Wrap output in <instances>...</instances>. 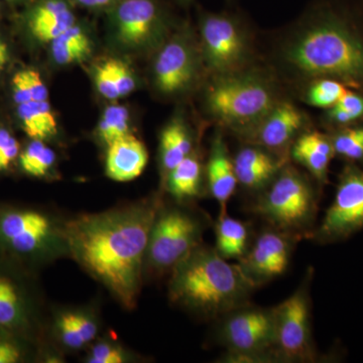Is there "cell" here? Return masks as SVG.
Returning a JSON list of instances; mask_svg holds the SVG:
<instances>
[{"instance_id":"obj_12","label":"cell","mask_w":363,"mask_h":363,"mask_svg":"<svg viewBox=\"0 0 363 363\" xmlns=\"http://www.w3.org/2000/svg\"><path fill=\"white\" fill-rule=\"evenodd\" d=\"M204 68L200 45L185 28L161 45L152 65L155 86L166 96L183 94L197 83Z\"/></svg>"},{"instance_id":"obj_38","label":"cell","mask_w":363,"mask_h":363,"mask_svg":"<svg viewBox=\"0 0 363 363\" xmlns=\"http://www.w3.org/2000/svg\"><path fill=\"white\" fill-rule=\"evenodd\" d=\"M76 323L78 325L81 335L84 339L85 343L92 342L96 337L98 327L96 322L89 315L82 312H74Z\"/></svg>"},{"instance_id":"obj_34","label":"cell","mask_w":363,"mask_h":363,"mask_svg":"<svg viewBox=\"0 0 363 363\" xmlns=\"http://www.w3.org/2000/svg\"><path fill=\"white\" fill-rule=\"evenodd\" d=\"M87 362L90 363H123L126 362L125 352L121 346L109 342H100L93 346Z\"/></svg>"},{"instance_id":"obj_41","label":"cell","mask_w":363,"mask_h":363,"mask_svg":"<svg viewBox=\"0 0 363 363\" xmlns=\"http://www.w3.org/2000/svg\"><path fill=\"white\" fill-rule=\"evenodd\" d=\"M72 1L88 11H104L108 13L121 0H72Z\"/></svg>"},{"instance_id":"obj_4","label":"cell","mask_w":363,"mask_h":363,"mask_svg":"<svg viewBox=\"0 0 363 363\" xmlns=\"http://www.w3.org/2000/svg\"><path fill=\"white\" fill-rule=\"evenodd\" d=\"M281 99L274 73L255 64L212 76L205 96L214 121L236 138L253 128Z\"/></svg>"},{"instance_id":"obj_2","label":"cell","mask_w":363,"mask_h":363,"mask_svg":"<svg viewBox=\"0 0 363 363\" xmlns=\"http://www.w3.org/2000/svg\"><path fill=\"white\" fill-rule=\"evenodd\" d=\"M274 60L301 85L332 78L363 92V0H312L279 40Z\"/></svg>"},{"instance_id":"obj_17","label":"cell","mask_w":363,"mask_h":363,"mask_svg":"<svg viewBox=\"0 0 363 363\" xmlns=\"http://www.w3.org/2000/svg\"><path fill=\"white\" fill-rule=\"evenodd\" d=\"M335 157L328 133L310 128L298 136L290 150V160L305 169L322 189L329 183V167Z\"/></svg>"},{"instance_id":"obj_40","label":"cell","mask_w":363,"mask_h":363,"mask_svg":"<svg viewBox=\"0 0 363 363\" xmlns=\"http://www.w3.org/2000/svg\"><path fill=\"white\" fill-rule=\"evenodd\" d=\"M21 350L16 344L6 340H0V363H16L20 362Z\"/></svg>"},{"instance_id":"obj_24","label":"cell","mask_w":363,"mask_h":363,"mask_svg":"<svg viewBox=\"0 0 363 363\" xmlns=\"http://www.w3.org/2000/svg\"><path fill=\"white\" fill-rule=\"evenodd\" d=\"M18 114L26 135L33 140H47L58 131V123L49 100L18 105Z\"/></svg>"},{"instance_id":"obj_33","label":"cell","mask_w":363,"mask_h":363,"mask_svg":"<svg viewBox=\"0 0 363 363\" xmlns=\"http://www.w3.org/2000/svg\"><path fill=\"white\" fill-rule=\"evenodd\" d=\"M94 76L98 92L102 96L111 100L121 97L112 72L111 59L106 60L96 67Z\"/></svg>"},{"instance_id":"obj_32","label":"cell","mask_w":363,"mask_h":363,"mask_svg":"<svg viewBox=\"0 0 363 363\" xmlns=\"http://www.w3.org/2000/svg\"><path fill=\"white\" fill-rule=\"evenodd\" d=\"M57 331L62 343L70 350H81L87 344L81 335L74 312H64L57 320Z\"/></svg>"},{"instance_id":"obj_20","label":"cell","mask_w":363,"mask_h":363,"mask_svg":"<svg viewBox=\"0 0 363 363\" xmlns=\"http://www.w3.org/2000/svg\"><path fill=\"white\" fill-rule=\"evenodd\" d=\"M107 147L105 169L111 180L130 182L142 175L149 161V154L138 138L130 133Z\"/></svg>"},{"instance_id":"obj_26","label":"cell","mask_w":363,"mask_h":363,"mask_svg":"<svg viewBox=\"0 0 363 363\" xmlns=\"http://www.w3.org/2000/svg\"><path fill=\"white\" fill-rule=\"evenodd\" d=\"M363 123V92L348 88L337 104L324 111L322 124L327 133Z\"/></svg>"},{"instance_id":"obj_36","label":"cell","mask_w":363,"mask_h":363,"mask_svg":"<svg viewBox=\"0 0 363 363\" xmlns=\"http://www.w3.org/2000/svg\"><path fill=\"white\" fill-rule=\"evenodd\" d=\"M20 152V143L6 128H0V171L11 166Z\"/></svg>"},{"instance_id":"obj_9","label":"cell","mask_w":363,"mask_h":363,"mask_svg":"<svg viewBox=\"0 0 363 363\" xmlns=\"http://www.w3.org/2000/svg\"><path fill=\"white\" fill-rule=\"evenodd\" d=\"M313 269L285 301L274 307V353L279 363L316 362L318 351L312 331Z\"/></svg>"},{"instance_id":"obj_15","label":"cell","mask_w":363,"mask_h":363,"mask_svg":"<svg viewBox=\"0 0 363 363\" xmlns=\"http://www.w3.org/2000/svg\"><path fill=\"white\" fill-rule=\"evenodd\" d=\"M0 236L14 252L35 255L56 248L64 240L63 227L33 210H14L0 217Z\"/></svg>"},{"instance_id":"obj_11","label":"cell","mask_w":363,"mask_h":363,"mask_svg":"<svg viewBox=\"0 0 363 363\" xmlns=\"http://www.w3.org/2000/svg\"><path fill=\"white\" fill-rule=\"evenodd\" d=\"M108 14L114 37L123 47L147 49L167 40L171 14L164 0H121Z\"/></svg>"},{"instance_id":"obj_10","label":"cell","mask_w":363,"mask_h":363,"mask_svg":"<svg viewBox=\"0 0 363 363\" xmlns=\"http://www.w3.org/2000/svg\"><path fill=\"white\" fill-rule=\"evenodd\" d=\"M363 230V167L346 162L338 176L333 202L313 233L311 240L330 245Z\"/></svg>"},{"instance_id":"obj_6","label":"cell","mask_w":363,"mask_h":363,"mask_svg":"<svg viewBox=\"0 0 363 363\" xmlns=\"http://www.w3.org/2000/svg\"><path fill=\"white\" fill-rule=\"evenodd\" d=\"M217 342L225 348V363H279L274 353V307L250 304L218 318Z\"/></svg>"},{"instance_id":"obj_43","label":"cell","mask_w":363,"mask_h":363,"mask_svg":"<svg viewBox=\"0 0 363 363\" xmlns=\"http://www.w3.org/2000/svg\"><path fill=\"white\" fill-rule=\"evenodd\" d=\"M1 1L7 2V4H25L28 0H1Z\"/></svg>"},{"instance_id":"obj_27","label":"cell","mask_w":363,"mask_h":363,"mask_svg":"<svg viewBox=\"0 0 363 363\" xmlns=\"http://www.w3.org/2000/svg\"><path fill=\"white\" fill-rule=\"evenodd\" d=\"M302 86V98L306 104L324 111L337 104L350 88L332 78L313 79Z\"/></svg>"},{"instance_id":"obj_22","label":"cell","mask_w":363,"mask_h":363,"mask_svg":"<svg viewBox=\"0 0 363 363\" xmlns=\"http://www.w3.org/2000/svg\"><path fill=\"white\" fill-rule=\"evenodd\" d=\"M205 180L204 167L192 152L166 176L167 190L177 201L184 203L201 196Z\"/></svg>"},{"instance_id":"obj_14","label":"cell","mask_w":363,"mask_h":363,"mask_svg":"<svg viewBox=\"0 0 363 363\" xmlns=\"http://www.w3.org/2000/svg\"><path fill=\"white\" fill-rule=\"evenodd\" d=\"M312 128L311 121L302 109L283 98L247 133L238 136L242 143L259 145L281 157L290 159L293 143Z\"/></svg>"},{"instance_id":"obj_35","label":"cell","mask_w":363,"mask_h":363,"mask_svg":"<svg viewBox=\"0 0 363 363\" xmlns=\"http://www.w3.org/2000/svg\"><path fill=\"white\" fill-rule=\"evenodd\" d=\"M111 64L119 94L121 97L126 96L135 88L136 82L133 72L128 64L121 60L111 59Z\"/></svg>"},{"instance_id":"obj_44","label":"cell","mask_w":363,"mask_h":363,"mask_svg":"<svg viewBox=\"0 0 363 363\" xmlns=\"http://www.w3.org/2000/svg\"><path fill=\"white\" fill-rule=\"evenodd\" d=\"M177 1H178L179 4H181L182 6H188V4H190L191 2H192V0H177Z\"/></svg>"},{"instance_id":"obj_29","label":"cell","mask_w":363,"mask_h":363,"mask_svg":"<svg viewBox=\"0 0 363 363\" xmlns=\"http://www.w3.org/2000/svg\"><path fill=\"white\" fill-rule=\"evenodd\" d=\"M130 135V112L123 105L107 107L98 124V135L107 145Z\"/></svg>"},{"instance_id":"obj_21","label":"cell","mask_w":363,"mask_h":363,"mask_svg":"<svg viewBox=\"0 0 363 363\" xmlns=\"http://www.w3.org/2000/svg\"><path fill=\"white\" fill-rule=\"evenodd\" d=\"M215 250L227 260H240L252 242V230L245 221L220 212L215 222Z\"/></svg>"},{"instance_id":"obj_18","label":"cell","mask_w":363,"mask_h":363,"mask_svg":"<svg viewBox=\"0 0 363 363\" xmlns=\"http://www.w3.org/2000/svg\"><path fill=\"white\" fill-rule=\"evenodd\" d=\"M205 176L210 195L218 203L220 212H226L228 203L238 187V182L233 157L221 130H217L212 138Z\"/></svg>"},{"instance_id":"obj_31","label":"cell","mask_w":363,"mask_h":363,"mask_svg":"<svg viewBox=\"0 0 363 363\" xmlns=\"http://www.w3.org/2000/svg\"><path fill=\"white\" fill-rule=\"evenodd\" d=\"M23 301L16 285L0 276V326H14L23 316Z\"/></svg>"},{"instance_id":"obj_23","label":"cell","mask_w":363,"mask_h":363,"mask_svg":"<svg viewBox=\"0 0 363 363\" xmlns=\"http://www.w3.org/2000/svg\"><path fill=\"white\" fill-rule=\"evenodd\" d=\"M192 152H194L192 133L185 121L177 117L167 124L160 138V159L164 175H168Z\"/></svg>"},{"instance_id":"obj_16","label":"cell","mask_w":363,"mask_h":363,"mask_svg":"<svg viewBox=\"0 0 363 363\" xmlns=\"http://www.w3.org/2000/svg\"><path fill=\"white\" fill-rule=\"evenodd\" d=\"M290 161L259 145L243 143L233 156L238 186L255 196L264 190Z\"/></svg>"},{"instance_id":"obj_25","label":"cell","mask_w":363,"mask_h":363,"mask_svg":"<svg viewBox=\"0 0 363 363\" xmlns=\"http://www.w3.org/2000/svg\"><path fill=\"white\" fill-rule=\"evenodd\" d=\"M52 57L59 65L80 63L90 56L92 44L82 26L76 23L52 40Z\"/></svg>"},{"instance_id":"obj_5","label":"cell","mask_w":363,"mask_h":363,"mask_svg":"<svg viewBox=\"0 0 363 363\" xmlns=\"http://www.w3.org/2000/svg\"><path fill=\"white\" fill-rule=\"evenodd\" d=\"M321 191L305 169L290 161L264 190L255 195L248 209L267 225L298 240H311L317 227Z\"/></svg>"},{"instance_id":"obj_42","label":"cell","mask_w":363,"mask_h":363,"mask_svg":"<svg viewBox=\"0 0 363 363\" xmlns=\"http://www.w3.org/2000/svg\"><path fill=\"white\" fill-rule=\"evenodd\" d=\"M9 61V49L4 40H0V71L4 68Z\"/></svg>"},{"instance_id":"obj_8","label":"cell","mask_w":363,"mask_h":363,"mask_svg":"<svg viewBox=\"0 0 363 363\" xmlns=\"http://www.w3.org/2000/svg\"><path fill=\"white\" fill-rule=\"evenodd\" d=\"M208 219L185 206L160 207L150 231L145 262L152 272H172L186 257L203 243Z\"/></svg>"},{"instance_id":"obj_28","label":"cell","mask_w":363,"mask_h":363,"mask_svg":"<svg viewBox=\"0 0 363 363\" xmlns=\"http://www.w3.org/2000/svg\"><path fill=\"white\" fill-rule=\"evenodd\" d=\"M328 133L335 157L346 162L363 164V123Z\"/></svg>"},{"instance_id":"obj_30","label":"cell","mask_w":363,"mask_h":363,"mask_svg":"<svg viewBox=\"0 0 363 363\" xmlns=\"http://www.w3.org/2000/svg\"><path fill=\"white\" fill-rule=\"evenodd\" d=\"M21 167L28 175L44 177L56 162V154L43 140H33L20 157Z\"/></svg>"},{"instance_id":"obj_37","label":"cell","mask_w":363,"mask_h":363,"mask_svg":"<svg viewBox=\"0 0 363 363\" xmlns=\"http://www.w3.org/2000/svg\"><path fill=\"white\" fill-rule=\"evenodd\" d=\"M25 71L33 101H47L49 99V91L39 72L33 69H26Z\"/></svg>"},{"instance_id":"obj_39","label":"cell","mask_w":363,"mask_h":363,"mask_svg":"<svg viewBox=\"0 0 363 363\" xmlns=\"http://www.w3.org/2000/svg\"><path fill=\"white\" fill-rule=\"evenodd\" d=\"M13 90L14 101L20 105L33 101L32 94L26 81V71L21 70L14 75L13 79Z\"/></svg>"},{"instance_id":"obj_1","label":"cell","mask_w":363,"mask_h":363,"mask_svg":"<svg viewBox=\"0 0 363 363\" xmlns=\"http://www.w3.org/2000/svg\"><path fill=\"white\" fill-rule=\"evenodd\" d=\"M160 207L157 199H150L80 215L63 226L72 257L128 310L138 304L150 231Z\"/></svg>"},{"instance_id":"obj_13","label":"cell","mask_w":363,"mask_h":363,"mask_svg":"<svg viewBox=\"0 0 363 363\" xmlns=\"http://www.w3.org/2000/svg\"><path fill=\"white\" fill-rule=\"evenodd\" d=\"M295 236L267 225L252 238L238 264L255 289L285 274L298 242Z\"/></svg>"},{"instance_id":"obj_19","label":"cell","mask_w":363,"mask_h":363,"mask_svg":"<svg viewBox=\"0 0 363 363\" xmlns=\"http://www.w3.org/2000/svg\"><path fill=\"white\" fill-rule=\"evenodd\" d=\"M30 32L38 40L52 43L77 23L70 0H37L26 13Z\"/></svg>"},{"instance_id":"obj_7","label":"cell","mask_w":363,"mask_h":363,"mask_svg":"<svg viewBox=\"0 0 363 363\" xmlns=\"http://www.w3.org/2000/svg\"><path fill=\"white\" fill-rule=\"evenodd\" d=\"M242 16L233 9L203 11L199 45L205 69L212 76L241 70L255 64V42Z\"/></svg>"},{"instance_id":"obj_3","label":"cell","mask_w":363,"mask_h":363,"mask_svg":"<svg viewBox=\"0 0 363 363\" xmlns=\"http://www.w3.org/2000/svg\"><path fill=\"white\" fill-rule=\"evenodd\" d=\"M255 290L238 262L203 243L172 269L169 283L172 303L210 320L250 304Z\"/></svg>"}]
</instances>
